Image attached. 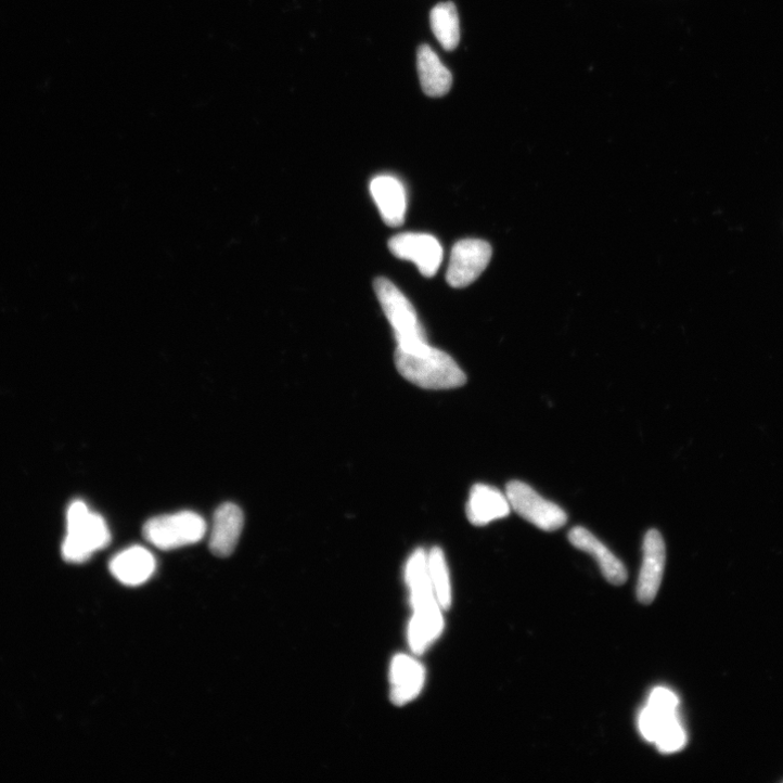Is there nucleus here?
Returning <instances> with one entry per match:
<instances>
[{
	"mask_svg": "<svg viewBox=\"0 0 783 783\" xmlns=\"http://www.w3.org/2000/svg\"><path fill=\"white\" fill-rule=\"evenodd\" d=\"M390 699L398 706L413 702L426 683V669L415 657L395 656L389 668Z\"/></svg>",
	"mask_w": 783,
	"mask_h": 783,
	"instance_id": "nucleus-10",
	"label": "nucleus"
},
{
	"mask_svg": "<svg viewBox=\"0 0 783 783\" xmlns=\"http://www.w3.org/2000/svg\"><path fill=\"white\" fill-rule=\"evenodd\" d=\"M395 361L407 380L423 388H457L467 381L454 358L429 343L410 350L397 348Z\"/></svg>",
	"mask_w": 783,
	"mask_h": 783,
	"instance_id": "nucleus-1",
	"label": "nucleus"
},
{
	"mask_svg": "<svg viewBox=\"0 0 783 783\" xmlns=\"http://www.w3.org/2000/svg\"><path fill=\"white\" fill-rule=\"evenodd\" d=\"M666 564V545L657 530H650L643 542V563L637 594L642 604H651L659 590Z\"/></svg>",
	"mask_w": 783,
	"mask_h": 783,
	"instance_id": "nucleus-9",
	"label": "nucleus"
},
{
	"mask_svg": "<svg viewBox=\"0 0 783 783\" xmlns=\"http://www.w3.org/2000/svg\"><path fill=\"white\" fill-rule=\"evenodd\" d=\"M505 495L514 512L543 531L559 530L567 523V514L561 506L544 499L525 483L511 482Z\"/></svg>",
	"mask_w": 783,
	"mask_h": 783,
	"instance_id": "nucleus-5",
	"label": "nucleus"
},
{
	"mask_svg": "<svg viewBox=\"0 0 783 783\" xmlns=\"http://www.w3.org/2000/svg\"><path fill=\"white\" fill-rule=\"evenodd\" d=\"M110 569L123 585L138 587L152 578L156 570V561L146 549L132 547L116 555Z\"/></svg>",
	"mask_w": 783,
	"mask_h": 783,
	"instance_id": "nucleus-14",
	"label": "nucleus"
},
{
	"mask_svg": "<svg viewBox=\"0 0 783 783\" xmlns=\"http://www.w3.org/2000/svg\"><path fill=\"white\" fill-rule=\"evenodd\" d=\"M369 188L385 224L402 226L408 211V193L402 181L395 176L381 175L371 180Z\"/></svg>",
	"mask_w": 783,
	"mask_h": 783,
	"instance_id": "nucleus-8",
	"label": "nucleus"
},
{
	"mask_svg": "<svg viewBox=\"0 0 783 783\" xmlns=\"http://www.w3.org/2000/svg\"><path fill=\"white\" fill-rule=\"evenodd\" d=\"M374 292L395 331L398 348L410 350L428 343L426 330L419 313L406 294L386 278H377Z\"/></svg>",
	"mask_w": 783,
	"mask_h": 783,
	"instance_id": "nucleus-3",
	"label": "nucleus"
},
{
	"mask_svg": "<svg viewBox=\"0 0 783 783\" xmlns=\"http://www.w3.org/2000/svg\"><path fill=\"white\" fill-rule=\"evenodd\" d=\"M444 609L440 605L414 609L409 627V643L416 655L425 653L442 634Z\"/></svg>",
	"mask_w": 783,
	"mask_h": 783,
	"instance_id": "nucleus-15",
	"label": "nucleus"
},
{
	"mask_svg": "<svg viewBox=\"0 0 783 783\" xmlns=\"http://www.w3.org/2000/svg\"><path fill=\"white\" fill-rule=\"evenodd\" d=\"M428 569L437 601L441 608L447 611L452 604V589L446 555L440 548L428 552Z\"/></svg>",
	"mask_w": 783,
	"mask_h": 783,
	"instance_id": "nucleus-19",
	"label": "nucleus"
},
{
	"mask_svg": "<svg viewBox=\"0 0 783 783\" xmlns=\"http://www.w3.org/2000/svg\"><path fill=\"white\" fill-rule=\"evenodd\" d=\"M491 258L492 247L488 242L479 239L459 241L451 253L448 283L455 288L471 285L483 274Z\"/></svg>",
	"mask_w": 783,
	"mask_h": 783,
	"instance_id": "nucleus-6",
	"label": "nucleus"
},
{
	"mask_svg": "<svg viewBox=\"0 0 783 783\" xmlns=\"http://www.w3.org/2000/svg\"><path fill=\"white\" fill-rule=\"evenodd\" d=\"M433 33L442 48L455 50L461 41V25L458 10L453 3H441L431 14Z\"/></svg>",
	"mask_w": 783,
	"mask_h": 783,
	"instance_id": "nucleus-18",
	"label": "nucleus"
},
{
	"mask_svg": "<svg viewBox=\"0 0 783 783\" xmlns=\"http://www.w3.org/2000/svg\"><path fill=\"white\" fill-rule=\"evenodd\" d=\"M511 511L506 495L499 489L484 484L473 487L466 506V515L474 526L484 527L503 519L511 514Z\"/></svg>",
	"mask_w": 783,
	"mask_h": 783,
	"instance_id": "nucleus-11",
	"label": "nucleus"
},
{
	"mask_svg": "<svg viewBox=\"0 0 783 783\" xmlns=\"http://www.w3.org/2000/svg\"><path fill=\"white\" fill-rule=\"evenodd\" d=\"M647 704L657 709L677 711L679 698L671 690L658 686L652 691Z\"/></svg>",
	"mask_w": 783,
	"mask_h": 783,
	"instance_id": "nucleus-21",
	"label": "nucleus"
},
{
	"mask_svg": "<svg viewBox=\"0 0 783 783\" xmlns=\"http://www.w3.org/2000/svg\"><path fill=\"white\" fill-rule=\"evenodd\" d=\"M418 68L421 85L426 95L442 98L453 85L450 70L429 46H422L418 53Z\"/></svg>",
	"mask_w": 783,
	"mask_h": 783,
	"instance_id": "nucleus-16",
	"label": "nucleus"
},
{
	"mask_svg": "<svg viewBox=\"0 0 783 783\" xmlns=\"http://www.w3.org/2000/svg\"><path fill=\"white\" fill-rule=\"evenodd\" d=\"M244 526V514L233 503H224L215 512L209 547L218 557H229L235 550Z\"/></svg>",
	"mask_w": 783,
	"mask_h": 783,
	"instance_id": "nucleus-12",
	"label": "nucleus"
},
{
	"mask_svg": "<svg viewBox=\"0 0 783 783\" xmlns=\"http://www.w3.org/2000/svg\"><path fill=\"white\" fill-rule=\"evenodd\" d=\"M396 257L412 261L426 278L435 277L444 261L445 251L437 238L427 233L407 232L388 241Z\"/></svg>",
	"mask_w": 783,
	"mask_h": 783,
	"instance_id": "nucleus-7",
	"label": "nucleus"
},
{
	"mask_svg": "<svg viewBox=\"0 0 783 783\" xmlns=\"http://www.w3.org/2000/svg\"><path fill=\"white\" fill-rule=\"evenodd\" d=\"M686 742V732L679 717H677L663 726L654 741V744L660 753L673 754L683 749Z\"/></svg>",
	"mask_w": 783,
	"mask_h": 783,
	"instance_id": "nucleus-20",
	"label": "nucleus"
},
{
	"mask_svg": "<svg viewBox=\"0 0 783 783\" xmlns=\"http://www.w3.org/2000/svg\"><path fill=\"white\" fill-rule=\"evenodd\" d=\"M406 579L413 609L439 604L431 582L428 553L425 550L419 549L411 555L407 564Z\"/></svg>",
	"mask_w": 783,
	"mask_h": 783,
	"instance_id": "nucleus-17",
	"label": "nucleus"
},
{
	"mask_svg": "<svg viewBox=\"0 0 783 783\" xmlns=\"http://www.w3.org/2000/svg\"><path fill=\"white\" fill-rule=\"evenodd\" d=\"M206 532V522L193 512L154 517L143 528L146 541L164 551L195 544Z\"/></svg>",
	"mask_w": 783,
	"mask_h": 783,
	"instance_id": "nucleus-4",
	"label": "nucleus"
},
{
	"mask_svg": "<svg viewBox=\"0 0 783 783\" xmlns=\"http://www.w3.org/2000/svg\"><path fill=\"white\" fill-rule=\"evenodd\" d=\"M568 539L575 548L590 554L596 561L608 582L615 586L626 582L628 574L625 565L589 530L576 527L570 530Z\"/></svg>",
	"mask_w": 783,
	"mask_h": 783,
	"instance_id": "nucleus-13",
	"label": "nucleus"
},
{
	"mask_svg": "<svg viewBox=\"0 0 783 783\" xmlns=\"http://www.w3.org/2000/svg\"><path fill=\"white\" fill-rule=\"evenodd\" d=\"M111 541L110 528L101 515L93 513L82 501L72 503L67 513V536L63 544V555L67 562L86 563Z\"/></svg>",
	"mask_w": 783,
	"mask_h": 783,
	"instance_id": "nucleus-2",
	"label": "nucleus"
}]
</instances>
